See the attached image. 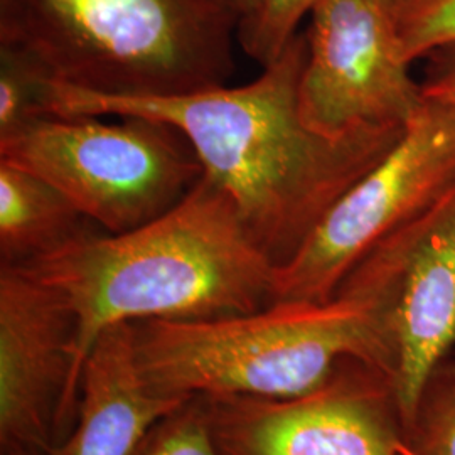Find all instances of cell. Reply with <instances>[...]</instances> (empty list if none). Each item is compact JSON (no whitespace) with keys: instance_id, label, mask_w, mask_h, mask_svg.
Wrapping results in <instances>:
<instances>
[{"instance_id":"6da1fadb","label":"cell","mask_w":455,"mask_h":455,"mask_svg":"<svg viewBox=\"0 0 455 455\" xmlns=\"http://www.w3.org/2000/svg\"><path fill=\"white\" fill-rule=\"evenodd\" d=\"M306 34L242 86L165 97H105L49 83L46 114L147 116L186 137L204 174L233 197L276 267L287 263L329 208L379 163L407 127L327 137L306 124L299 88Z\"/></svg>"},{"instance_id":"7a4b0ae2","label":"cell","mask_w":455,"mask_h":455,"mask_svg":"<svg viewBox=\"0 0 455 455\" xmlns=\"http://www.w3.org/2000/svg\"><path fill=\"white\" fill-rule=\"evenodd\" d=\"M20 268L58 293L75 319L58 440L75 423L83 368L105 329L263 309L276 265L233 197L203 174L174 208L146 225L116 235L88 233Z\"/></svg>"},{"instance_id":"3957f363","label":"cell","mask_w":455,"mask_h":455,"mask_svg":"<svg viewBox=\"0 0 455 455\" xmlns=\"http://www.w3.org/2000/svg\"><path fill=\"white\" fill-rule=\"evenodd\" d=\"M238 28L221 0H0V44L49 83L105 97L227 84Z\"/></svg>"},{"instance_id":"277c9868","label":"cell","mask_w":455,"mask_h":455,"mask_svg":"<svg viewBox=\"0 0 455 455\" xmlns=\"http://www.w3.org/2000/svg\"><path fill=\"white\" fill-rule=\"evenodd\" d=\"M133 329L140 374L163 396L293 398L324 385L346 359L383 373L373 314L349 293L218 319L139 321Z\"/></svg>"},{"instance_id":"5b68a950","label":"cell","mask_w":455,"mask_h":455,"mask_svg":"<svg viewBox=\"0 0 455 455\" xmlns=\"http://www.w3.org/2000/svg\"><path fill=\"white\" fill-rule=\"evenodd\" d=\"M46 114L0 137V159L61 189L105 233L156 220L204 169L178 129L147 116Z\"/></svg>"},{"instance_id":"8992f818","label":"cell","mask_w":455,"mask_h":455,"mask_svg":"<svg viewBox=\"0 0 455 455\" xmlns=\"http://www.w3.org/2000/svg\"><path fill=\"white\" fill-rule=\"evenodd\" d=\"M455 182V107L425 98L390 152L329 208L291 260L275 268L272 302H327L396 229Z\"/></svg>"},{"instance_id":"52a82bcc","label":"cell","mask_w":455,"mask_h":455,"mask_svg":"<svg viewBox=\"0 0 455 455\" xmlns=\"http://www.w3.org/2000/svg\"><path fill=\"white\" fill-rule=\"evenodd\" d=\"M338 292L358 297L373 314L383 374L407 432L428 379L455 346V182L368 251Z\"/></svg>"},{"instance_id":"ba28073f","label":"cell","mask_w":455,"mask_h":455,"mask_svg":"<svg viewBox=\"0 0 455 455\" xmlns=\"http://www.w3.org/2000/svg\"><path fill=\"white\" fill-rule=\"evenodd\" d=\"M309 19L299 103L310 129L344 137L407 127L425 97L410 75L395 0H317Z\"/></svg>"},{"instance_id":"9c48e42d","label":"cell","mask_w":455,"mask_h":455,"mask_svg":"<svg viewBox=\"0 0 455 455\" xmlns=\"http://www.w3.org/2000/svg\"><path fill=\"white\" fill-rule=\"evenodd\" d=\"M204 398L221 455H402L405 443L390 381L358 359L300 396Z\"/></svg>"},{"instance_id":"30bf717a","label":"cell","mask_w":455,"mask_h":455,"mask_svg":"<svg viewBox=\"0 0 455 455\" xmlns=\"http://www.w3.org/2000/svg\"><path fill=\"white\" fill-rule=\"evenodd\" d=\"M75 319L20 267H0V452L36 455L56 440Z\"/></svg>"},{"instance_id":"8fae6325","label":"cell","mask_w":455,"mask_h":455,"mask_svg":"<svg viewBox=\"0 0 455 455\" xmlns=\"http://www.w3.org/2000/svg\"><path fill=\"white\" fill-rule=\"evenodd\" d=\"M188 400L150 390L137 364L133 323L112 325L83 368L75 423L36 455H131L152 423Z\"/></svg>"},{"instance_id":"7c38bea8","label":"cell","mask_w":455,"mask_h":455,"mask_svg":"<svg viewBox=\"0 0 455 455\" xmlns=\"http://www.w3.org/2000/svg\"><path fill=\"white\" fill-rule=\"evenodd\" d=\"M103 231L49 180L0 159V267H20Z\"/></svg>"},{"instance_id":"4fadbf2b","label":"cell","mask_w":455,"mask_h":455,"mask_svg":"<svg viewBox=\"0 0 455 455\" xmlns=\"http://www.w3.org/2000/svg\"><path fill=\"white\" fill-rule=\"evenodd\" d=\"M402 455H455V361L445 359L428 379Z\"/></svg>"},{"instance_id":"5bb4252c","label":"cell","mask_w":455,"mask_h":455,"mask_svg":"<svg viewBox=\"0 0 455 455\" xmlns=\"http://www.w3.org/2000/svg\"><path fill=\"white\" fill-rule=\"evenodd\" d=\"M48 83L24 52L0 44V137L46 115Z\"/></svg>"},{"instance_id":"9a60e30c","label":"cell","mask_w":455,"mask_h":455,"mask_svg":"<svg viewBox=\"0 0 455 455\" xmlns=\"http://www.w3.org/2000/svg\"><path fill=\"white\" fill-rule=\"evenodd\" d=\"M131 455H221L204 396H193L152 423Z\"/></svg>"},{"instance_id":"2e32d148","label":"cell","mask_w":455,"mask_h":455,"mask_svg":"<svg viewBox=\"0 0 455 455\" xmlns=\"http://www.w3.org/2000/svg\"><path fill=\"white\" fill-rule=\"evenodd\" d=\"M317 0H260L259 9L238 28V43L259 65H270L292 43L304 17Z\"/></svg>"},{"instance_id":"e0dca14e","label":"cell","mask_w":455,"mask_h":455,"mask_svg":"<svg viewBox=\"0 0 455 455\" xmlns=\"http://www.w3.org/2000/svg\"><path fill=\"white\" fill-rule=\"evenodd\" d=\"M398 31L410 63L455 43V0H395Z\"/></svg>"},{"instance_id":"ac0fdd59","label":"cell","mask_w":455,"mask_h":455,"mask_svg":"<svg viewBox=\"0 0 455 455\" xmlns=\"http://www.w3.org/2000/svg\"><path fill=\"white\" fill-rule=\"evenodd\" d=\"M423 97L455 107V43L435 49L425 58Z\"/></svg>"},{"instance_id":"d6986e66","label":"cell","mask_w":455,"mask_h":455,"mask_svg":"<svg viewBox=\"0 0 455 455\" xmlns=\"http://www.w3.org/2000/svg\"><path fill=\"white\" fill-rule=\"evenodd\" d=\"M228 9L238 17L240 26L246 22L250 17L255 14V11L259 9V2L260 0H221Z\"/></svg>"}]
</instances>
